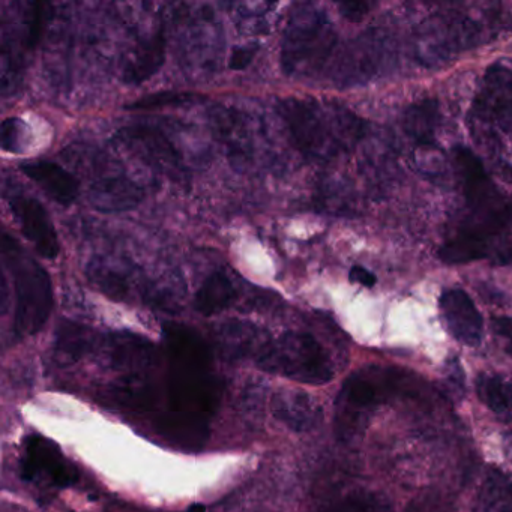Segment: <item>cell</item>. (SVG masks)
Segmentation results:
<instances>
[{
	"instance_id": "7402d4cb",
	"label": "cell",
	"mask_w": 512,
	"mask_h": 512,
	"mask_svg": "<svg viewBox=\"0 0 512 512\" xmlns=\"http://www.w3.org/2000/svg\"><path fill=\"white\" fill-rule=\"evenodd\" d=\"M238 298L232 280L224 272L217 271L203 281L194 298V308L202 316L211 317L227 310Z\"/></svg>"
},
{
	"instance_id": "2e32d148",
	"label": "cell",
	"mask_w": 512,
	"mask_h": 512,
	"mask_svg": "<svg viewBox=\"0 0 512 512\" xmlns=\"http://www.w3.org/2000/svg\"><path fill=\"white\" fill-rule=\"evenodd\" d=\"M20 170L35 182L58 205H73L80 196V184L73 173L52 161L20 164Z\"/></svg>"
},
{
	"instance_id": "3957f363",
	"label": "cell",
	"mask_w": 512,
	"mask_h": 512,
	"mask_svg": "<svg viewBox=\"0 0 512 512\" xmlns=\"http://www.w3.org/2000/svg\"><path fill=\"white\" fill-rule=\"evenodd\" d=\"M410 391L409 379L394 368L368 367L344 382L335 401V434L343 442L364 433L379 406Z\"/></svg>"
},
{
	"instance_id": "7c38bea8",
	"label": "cell",
	"mask_w": 512,
	"mask_h": 512,
	"mask_svg": "<svg viewBox=\"0 0 512 512\" xmlns=\"http://www.w3.org/2000/svg\"><path fill=\"white\" fill-rule=\"evenodd\" d=\"M11 212L22 227L23 235L44 259H56L61 253L58 233L49 212L34 197L14 194L8 200Z\"/></svg>"
},
{
	"instance_id": "d4e9b609",
	"label": "cell",
	"mask_w": 512,
	"mask_h": 512,
	"mask_svg": "<svg viewBox=\"0 0 512 512\" xmlns=\"http://www.w3.org/2000/svg\"><path fill=\"white\" fill-rule=\"evenodd\" d=\"M481 512H512V484L502 476H493L485 484Z\"/></svg>"
},
{
	"instance_id": "9c48e42d",
	"label": "cell",
	"mask_w": 512,
	"mask_h": 512,
	"mask_svg": "<svg viewBox=\"0 0 512 512\" xmlns=\"http://www.w3.org/2000/svg\"><path fill=\"white\" fill-rule=\"evenodd\" d=\"M472 112L485 136L496 130L512 133V61L502 59L488 67Z\"/></svg>"
},
{
	"instance_id": "cb8c5ba5",
	"label": "cell",
	"mask_w": 512,
	"mask_h": 512,
	"mask_svg": "<svg viewBox=\"0 0 512 512\" xmlns=\"http://www.w3.org/2000/svg\"><path fill=\"white\" fill-rule=\"evenodd\" d=\"M476 392L482 403L497 416L512 413V386L508 380L494 374H481L476 380Z\"/></svg>"
},
{
	"instance_id": "5bb4252c",
	"label": "cell",
	"mask_w": 512,
	"mask_h": 512,
	"mask_svg": "<svg viewBox=\"0 0 512 512\" xmlns=\"http://www.w3.org/2000/svg\"><path fill=\"white\" fill-rule=\"evenodd\" d=\"M440 310L455 340L478 346L484 332V320L472 298L461 289L445 290L439 299Z\"/></svg>"
},
{
	"instance_id": "5b68a950",
	"label": "cell",
	"mask_w": 512,
	"mask_h": 512,
	"mask_svg": "<svg viewBox=\"0 0 512 512\" xmlns=\"http://www.w3.org/2000/svg\"><path fill=\"white\" fill-rule=\"evenodd\" d=\"M337 44V32L325 11L299 5L290 14L281 43V67L290 77L319 73Z\"/></svg>"
},
{
	"instance_id": "52a82bcc",
	"label": "cell",
	"mask_w": 512,
	"mask_h": 512,
	"mask_svg": "<svg viewBox=\"0 0 512 512\" xmlns=\"http://www.w3.org/2000/svg\"><path fill=\"white\" fill-rule=\"evenodd\" d=\"M256 362L266 373L307 385H325L334 377L328 353L307 332H286L278 340L269 341Z\"/></svg>"
},
{
	"instance_id": "603a6c76",
	"label": "cell",
	"mask_w": 512,
	"mask_h": 512,
	"mask_svg": "<svg viewBox=\"0 0 512 512\" xmlns=\"http://www.w3.org/2000/svg\"><path fill=\"white\" fill-rule=\"evenodd\" d=\"M160 430L184 448L200 449L208 436V422L173 412L161 419Z\"/></svg>"
},
{
	"instance_id": "6da1fadb",
	"label": "cell",
	"mask_w": 512,
	"mask_h": 512,
	"mask_svg": "<svg viewBox=\"0 0 512 512\" xmlns=\"http://www.w3.org/2000/svg\"><path fill=\"white\" fill-rule=\"evenodd\" d=\"M454 161L467 214L440 248V259L451 265L482 259L496 265L512 263L511 199L494 185L469 149L455 148Z\"/></svg>"
},
{
	"instance_id": "8992f818",
	"label": "cell",
	"mask_w": 512,
	"mask_h": 512,
	"mask_svg": "<svg viewBox=\"0 0 512 512\" xmlns=\"http://www.w3.org/2000/svg\"><path fill=\"white\" fill-rule=\"evenodd\" d=\"M487 23L463 11L433 14L416 29L415 47L418 61L436 67L455 56L488 41Z\"/></svg>"
},
{
	"instance_id": "7a4b0ae2",
	"label": "cell",
	"mask_w": 512,
	"mask_h": 512,
	"mask_svg": "<svg viewBox=\"0 0 512 512\" xmlns=\"http://www.w3.org/2000/svg\"><path fill=\"white\" fill-rule=\"evenodd\" d=\"M290 139L304 157L329 161L352 151L364 137L365 122L346 107L314 98H287L278 106Z\"/></svg>"
},
{
	"instance_id": "ba28073f",
	"label": "cell",
	"mask_w": 512,
	"mask_h": 512,
	"mask_svg": "<svg viewBox=\"0 0 512 512\" xmlns=\"http://www.w3.org/2000/svg\"><path fill=\"white\" fill-rule=\"evenodd\" d=\"M169 397L173 412L208 422L217 412L223 383L212 367L170 365Z\"/></svg>"
},
{
	"instance_id": "1f68e13d",
	"label": "cell",
	"mask_w": 512,
	"mask_h": 512,
	"mask_svg": "<svg viewBox=\"0 0 512 512\" xmlns=\"http://www.w3.org/2000/svg\"><path fill=\"white\" fill-rule=\"evenodd\" d=\"M373 7L374 4H365V2H346L338 5L341 16L353 23L361 22Z\"/></svg>"
},
{
	"instance_id": "277c9868",
	"label": "cell",
	"mask_w": 512,
	"mask_h": 512,
	"mask_svg": "<svg viewBox=\"0 0 512 512\" xmlns=\"http://www.w3.org/2000/svg\"><path fill=\"white\" fill-rule=\"evenodd\" d=\"M2 260L16 287L14 331L19 337L38 334L52 314V278L8 233L2 236Z\"/></svg>"
},
{
	"instance_id": "f546056e",
	"label": "cell",
	"mask_w": 512,
	"mask_h": 512,
	"mask_svg": "<svg viewBox=\"0 0 512 512\" xmlns=\"http://www.w3.org/2000/svg\"><path fill=\"white\" fill-rule=\"evenodd\" d=\"M23 133H25V124L20 119H5L2 124V148L8 152H19Z\"/></svg>"
},
{
	"instance_id": "484cf974",
	"label": "cell",
	"mask_w": 512,
	"mask_h": 512,
	"mask_svg": "<svg viewBox=\"0 0 512 512\" xmlns=\"http://www.w3.org/2000/svg\"><path fill=\"white\" fill-rule=\"evenodd\" d=\"M323 512H392V506L379 494L358 493L346 497Z\"/></svg>"
},
{
	"instance_id": "9a60e30c",
	"label": "cell",
	"mask_w": 512,
	"mask_h": 512,
	"mask_svg": "<svg viewBox=\"0 0 512 512\" xmlns=\"http://www.w3.org/2000/svg\"><path fill=\"white\" fill-rule=\"evenodd\" d=\"M271 409L275 418L296 433H304L319 424L322 409L307 392L280 389L272 395Z\"/></svg>"
},
{
	"instance_id": "ffe728a7",
	"label": "cell",
	"mask_w": 512,
	"mask_h": 512,
	"mask_svg": "<svg viewBox=\"0 0 512 512\" xmlns=\"http://www.w3.org/2000/svg\"><path fill=\"white\" fill-rule=\"evenodd\" d=\"M97 344V334L89 326L73 320H61L56 329L55 358L59 364H76Z\"/></svg>"
},
{
	"instance_id": "4fadbf2b",
	"label": "cell",
	"mask_w": 512,
	"mask_h": 512,
	"mask_svg": "<svg viewBox=\"0 0 512 512\" xmlns=\"http://www.w3.org/2000/svg\"><path fill=\"white\" fill-rule=\"evenodd\" d=\"M104 356L113 370L127 376H143L158 361V350L152 341L131 332H115L107 335L103 343Z\"/></svg>"
},
{
	"instance_id": "30bf717a",
	"label": "cell",
	"mask_w": 512,
	"mask_h": 512,
	"mask_svg": "<svg viewBox=\"0 0 512 512\" xmlns=\"http://www.w3.org/2000/svg\"><path fill=\"white\" fill-rule=\"evenodd\" d=\"M118 137L125 148L130 149L133 154L163 175L175 179L184 175L182 155L170 142L169 137L158 128L134 125L119 131Z\"/></svg>"
},
{
	"instance_id": "8fae6325",
	"label": "cell",
	"mask_w": 512,
	"mask_h": 512,
	"mask_svg": "<svg viewBox=\"0 0 512 512\" xmlns=\"http://www.w3.org/2000/svg\"><path fill=\"white\" fill-rule=\"evenodd\" d=\"M22 475L26 481L46 479L56 487H70L77 481L79 473L56 443L46 437L32 436L26 439Z\"/></svg>"
},
{
	"instance_id": "44dd1931",
	"label": "cell",
	"mask_w": 512,
	"mask_h": 512,
	"mask_svg": "<svg viewBox=\"0 0 512 512\" xmlns=\"http://www.w3.org/2000/svg\"><path fill=\"white\" fill-rule=\"evenodd\" d=\"M440 112L436 100H422L404 112L403 128L407 136L422 149L436 148Z\"/></svg>"
},
{
	"instance_id": "83f0119b",
	"label": "cell",
	"mask_w": 512,
	"mask_h": 512,
	"mask_svg": "<svg viewBox=\"0 0 512 512\" xmlns=\"http://www.w3.org/2000/svg\"><path fill=\"white\" fill-rule=\"evenodd\" d=\"M91 280L103 290L106 295L112 296L115 299H124L128 293V286L118 274L110 271L109 268H104L103 265L92 266V271L89 272Z\"/></svg>"
},
{
	"instance_id": "e575fe53",
	"label": "cell",
	"mask_w": 512,
	"mask_h": 512,
	"mask_svg": "<svg viewBox=\"0 0 512 512\" xmlns=\"http://www.w3.org/2000/svg\"><path fill=\"white\" fill-rule=\"evenodd\" d=\"M187 512H206V508L202 503H194V505H191L190 508H188Z\"/></svg>"
},
{
	"instance_id": "4316f807",
	"label": "cell",
	"mask_w": 512,
	"mask_h": 512,
	"mask_svg": "<svg viewBox=\"0 0 512 512\" xmlns=\"http://www.w3.org/2000/svg\"><path fill=\"white\" fill-rule=\"evenodd\" d=\"M200 100H203L200 95L190 94V92H161V94L148 95V97L128 104L127 110H154L161 109V107L196 103Z\"/></svg>"
},
{
	"instance_id": "d6986e66",
	"label": "cell",
	"mask_w": 512,
	"mask_h": 512,
	"mask_svg": "<svg viewBox=\"0 0 512 512\" xmlns=\"http://www.w3.org/2000/svg\"><path fill=\"white\" fill-rule=\"evenodd\" d=\"M167 43L163 34H155L149 40L143 41L133 58L124 68V82L127 85L140 86L151 80L166 62Z\"/></svg>"
},
{
	"instance_id": "836d02e7",
	"label": "cell",
	"mask_w": 512,
	"mask_h": 512,
	"mask_svg": "<svg viewBox=\"0 0 512 512\" xmlns=\"http://www.w3.org/2000/svg\"><path fill=\"white\" fill-rule=\"evenodd\" d=\"M493 329L499 337H502L512 347V317H494Z\"/></svg>"
},
{
	"instance_id": "d6a6232c",
	"label": "cell",
	"mask_w": 512,
	"mask_h": 512,
	"mask_svg": "<svg viewBox=\"0 0 512 512\" xmlns=\"http://www.w3.org/2000/svg\"><path fill=\"white\" fill-rule=\"evenodd\" d=\"M350 281L361 284L364 287H373L377 283L376 275L371 274L364 266L355 265L350 269Z\"/></svg>"
},
{
	"instance_id": "e0dca14e",
	"label": "cell",
	"mask_w": 512,
	"mask_h": 512,
	"mask_svg": "<svg viewBox=\"0 0 512 512\" xmlns=\"http://www.w3.org/2000/svg\"><path fill=\"white\" fill-rule=\"evenodd\" d=\"M142 199V188L124 175L98 179L89 188V202L106 214L131 211Z\"/></svg>"
},
{
	"instance_id": "4dcf8cb0",
	"label": "cell",
	"mask_w": 512,
	"mask_h": 512,
	"mask_svg": "<svg viewBox=\"0 0 512 512\" xmlns=\"http://www.w3.org/2000/svg\"><path fill=\"white\" fill-rule=\"evenodd\" d=\"M259 52V46L250 44V46L235 47L230 55L229 68L233 71H242L250 67L251 62L256 58Z\"/></svg>"
},
{
	"instance_id": "d590c367",
	"label": "cell",
	"mask_w": 512,
	"mask_h": 512,
	"mask_svg": "<svg viewBox=\"0 0 512 512\" xmlns=\"http://www.w3.org/2000/svg\"><path fill=\"white\" fill-rule=\"evenodd\" d=\"M506 443H508L509 455H511L512 458V433L508 434V439H506Z\"/></svg>"
},
{
	"instance_id": "ac0fdd59",
	"label": "cell",
	"mask_w": 512,
	"mask_h": 512,
	"mask_svg": "<svg viewBox=\"0 0 512 512\" xmlns=\"http://www.w3.org/2000/svg\"><path fill=\"white\" fill-rule=\"evenodd\" d=\"M215 340L221 355L230 361H239L251 356L257 359L271 341L265 338V334L256 326L238 320L223 323L215 332Z\"/></svg>"
},
{
	"instance_id": "f1b7e54d",
	"label": "cell",
	"mask_w": 512,
	"mask_h": 512,
	"mask_svg": "<svg viewBox=\"0 0 512 512\" xmlns=\"http://www.w3.org/2000/svg\"><path fill=\"white\" fill-rule=\"evenodd\" d=\"M404 512H455V506L452 500L442 493L428 491L413 499Z\"/></svg>"
}]
</instances>
